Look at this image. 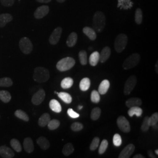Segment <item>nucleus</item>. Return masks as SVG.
<instances>
[{"label":"nucleus","mask_w":158,"mask_h":158,"mask_svg":"<svg viewBox=\"0 0 158 158\" xmlns=\"http://www.w3.org/2000/svg\"><path fill=\"white\" fill-rule=\"evenodd\" d=\"M113 143L116 147H120L122 144V138L118 134H115L113 136Z\"/></svg>","instance_id":"nucleus-42"},{"label":"nucleus","mask_w":158,"mask_h":158,"mask_svg":"<svg viewBox=\"0 0 158 158\" xmlns=\"http://www.w3.org/2000/svg\"><path fill=\"white\" fill-rule=\"evenodd\" d=\"M148 155H149V156L150 158H156V156L154 155V154H153V153L152 150H148Z\"/></svg>","instance_id":"nucleus-48"},{"label":"nucleus","mask_w":158,"mask_h":158,"mask_svg":"<svg viewBox=\"0 0 158 158\" xmlns=\"http://www.w3.org/2000/svg\"><path fill=\"white\" fill-rule=\"evenodd\" d=\"M99 61H100V53L97 51L93 52L89 57L90 64L92 66H96Z\"/></svg>","instance_id":"nucleus-25"},{"label":"nucleus","mask_w":158,"mask_h":158,"mask_svg":"<svg viewBox=\"0 0 158 158\" xmlns=\"http://www.w3.org/2000/svg\"><path fill=\"white\" fill-rule=\"evenodd\" d=\"M73 85V79L71 77H66L61 81L60 85L63 89H68L72 87Z\"/></svg>","instance_id":"nucleus-28"},{"label":"nucleus","mask_w":158,"mask_h":158,"mask_svg":"<svg viewBox=\"0 0 158 158\" xmlns=\"http://www.w3.org/2000/svg\"><path fill=\"white\" fill-rule=\"evenodd\" d=\"M45 91L44 89H40L32 97L31 102L32 104L36 106L40 105L42 102L44 101L45 98Z\"/></svg>","instance_id":"nucleus-9"},{"label":"nucleus","mask_w":158,"mask_h":158,"mask_svg":"<svg viewBox=\"0 0 158 158\" xmlns=\"http://www.w3.org/2000/svg\"><path fill=\"white\" fill-rule=\"evenodd\" d=\"M142 19H143V15H142V10L140 8H137L136 10L135 14V23L138 25H140L142 22Z\"/></svg>","instance_id":"nucleus-38"},{"label":"nucleus","mask_w":158,"mask_h":158,"mask_svg":"<svg viewBox=\"0 0 158 158\" xmlns=\"http://www.w3.org/2000/svg\"><path fill=\"white\" fill-rule=\"evenodd\" d=\"M82 108H83V106H79V107H78V109H79V110H81Z\"/></svg>","instance_id":"nucleus-54"},{"label":"nucleus","mask_w":158,"mask_h":158,"mask_svg":"<svg viewBox=\"0 0 158 158\" xmlns=\"http://www.w3.org/2000/svg\"><path fill=\"white\" fill-rule=\"evenodd\" d=\"M49 12V7L48 6H40L37 8L34 12V17L36 19H42L48 14Z\"/></svg>","instance_id":"nucleus-11"},{"label":"nucleus","mask_w":158,"mask_h":158,"mask_svg":"<svg viewBox=\"0 0 158 158\" xmlns=\"http://www.w3.org/2000/svg\"><path fill=\"white\" fill-rule=\"evenodd\" d=\"M74 148L73 145L71 143H68L63 148L62 153L64 156H69L73 152Z\"/></svg>","instance_id":"nucleus-30"},{"label":"nucleus","mask_w":158,"mask_h":158,"mask_svg":"<svg viewBox=\"0 0 158 158\" xmlns=\"http://www.w3.org/2000/svg\"><path fill=\"white\" fill-rule=\"evenodd\" d=\"M13 19V17L11 14L5 13L0 15V28L4 27L6 25Z\"/></svg>","instance_id":"nucleus-18"},{"label":"nucleus","mask_w":158,"mask_h":158,"mask_svg":"<svg viewBox=\"0 0 158 158\" xmlns=\"http://www.w3.org/2000/svg\"><path fill=\"white\" fill-rule=\"evenodd\" d=\"M58 2H60V3H62V2H64L66 0H56Z\"/></svg>","instance_id":"nucleus-53"},{"label":"nucleus","mask_w":158,"mask_h":158,"mask_svg":"<svg viewBox=\"0 0 158 158\" xmlns=\"http://www.w3.org/2000/svg\"><path fill=\"white\" fill-rule=\"evenodd\" d=\"M100 144V138L98 137H95L91 143L90 145V149L92 151H94L97 149Z\"/></svg>","instance_id":"nucleus-41"},{"label":"nucleus","mask_w":158,"mask_h":158,"mask_svg":"<svg viewBox=\"0 0 158 158\" xmlns=\"http://www.w3.org/2000/svg\"><path fill=\"white\" fill-rule=\"evenodd\" d=\"M91 81L89 78L85 77L82 79L79 84L80 89L83 91H87L90 87Z\"/></svg>","instance_id":"nucleus-24"},{"label":"nucleus","mask_w":158,"mask_h":158,"mask_svg":"<svg viewBox=\"0 0 158 158\" xmlns=\"http://www.w3.org/2000/svg\"><path fill=\"white\" fill-rule=\"evenodd\" d=\"M70 128H71V130L74 132H78L83 129V125L80 123L76 122L71 125Z\"/></svg>","instance_id":"nucleus-44"},{"label":"nucleus","mask_w":158,"mask_h":158,"mask_svg":"<svg viewBox=\"0 0 158 158\" xmlns=\"http://www.w3.org/2000/svg\"><path fill=\"white\" fill-rule=\"evenodd\" d=\"M52 0H36V1L40 2V3H48L51 2Z\"/></svg>","instance_id":"nucleus-49"},{"label":"nucleus","mask_w":158,"mask_h":158,"mask_svg":"<svg viewBox=\"0 0 158 158\" xmlns=\"http://www.w3.org/2000/svg\"><path fill=\"white\" fill-rule=\"evenodd\" d=\"M49 107L55 113H60L62 111V107L59 102L55 99L51 100L49 102Z\"/></svg>","instance_id":"nucleus-21"},{"label":"nucleus","mask_w":158,"mask_h":158,"mask_svg":"<svg viewBox=\"0 0 158 158\" xmlns=\"http://www.w3.org/2000/svg\"><path fill=\"white\" fill-rule=\"evenodd\" d=\"M155 153L158 155V149H156V150H155Z\"/></svg>","instance_id":"nucleus-55"},{"label":"nucleus","mask_w":158,"mask_h":158,"mask_svg":"<svg viewBox=\"0 0 158 158\" xmlns=\"http://www.w3.org/2000/svg\"><path fill=\"white\" fill-rule=\"evenodd\" d=\"M135 149V147L134 144L130 143L128 144L127 147H125L123 150L121 152L119 158H129L132 155Z\"/></svg>","instance_id":"nucleus-12"},{"label":"nucleus","mask_w":158,"mask_h":158,"mask_svg":"<svg viewBox=\"0 0 158 158\" xmlns=\"http://www.w3.org/2000/svg\"><path fill=\"white\" fill-rule=\"evenodd\" d=\"M158 63H156V65H155V69H156V73H158Z\"/></svg>","instance_id":"nucleus-52"},{"label":"nucleus","mask_w":158,"mask_h":158,"mask_svg":"<svg viewBox=\"0 0 158 158\" xmlns=\"http://www.w3.org/2000/svg\"><path fill=\"white\" fill-rule=\"evenodd\" d=\"M37 143L40 148L43 150H47L50 147V143L49 140L44 136H40L37 140Z\"/></svg>","instance_id":"nucleus-20"},{"label":"nucleus","mask_w":158,"mask_h":158,"mask_svg":"<svg viewBox=\"0 0 158 158\" xmlns=\"http://www.w3.org/2000/svg\"><path fill=\"white\" fill-rule=\"evenodd\" d=\"M19 47L22 52L25 55L30 54L33 50V45L28 38L23 37L19 40Z\"/></svg>","instance_id":"nucleus-6"},{"label":"nucleus","mask_w":158,"mask_h":158,"mask_svg":"<svg viewBox=\"0 0 158 158\" xmlns=\"http://www.w3.org/2000/svg\"><path fill=\"white\" fill-rule=\"evenodd\" d=\"M49 72L46 68L37 67L35 69L33 79L35 81L40 83H45L49 79Z\"/></svg>","instance_id":"nucleus-2"},{"label":"nucleus","mask_w":158,"mask_h":158,"mask_svg":"<svg viewBox=\"0 0 158 158\" xmlns=\"http://www.w3.org/2000/svg\"><path fill=\"white\" fill-rule=\"evenodd\" d=\"M75 60L71 57H64L57 63L56 68L60 72H66L75 65Z\"/></svg>","instance_id":"nucleus-3"},{"label":"nucleus","mask_w":158,"mask_h":158,"mask_svg":"<svg viewBox=\"0 0 158 158\" xmlns=\"http://www.w3.org/2000/svg\"><path fill=\"white\" fill-rule=\"evenodd\" d=\"M149 124L151 126L157 124L158 122V113H155L148 118Z\"/></svg>","instance_id":"nucleus-43"},{"label":"nucleus","mask_w":158,"mask_h":158,"mask_svg":"<svg viewBox=\"0 0 158 158\" xmlns=\"http://www.w3.org/2000/svg\"><path fill=\"white\" fill-rule=\"evenodd\" d=\"M108 146V142L107 139H104L102 142L100 147H99V149H98V153L99 154L102 155L105 152L107 149Z\"/></svg>","instance_id":"nucleus-40"},{"label":"nucleus","mask_w":158,"mask_h":158,"mask_svg":"<svg viewBox=\"0 0 158 158\" xmlns=\"http://www.w3.org/2000/svg\"><path fill=\"white\" fill-rule=\"evenodd\" d=\"M137 83V78L135 75L130 76L126 81L124 88V93L125 96L129 95L134 90Z\"/></svg>","instance_id":"nucleus-7"},{"label":"nucleus","mask_w":158,"mask_h":158,"mask_svg":"<svg viewBox=\"0 0 158 158\" xmlns=\"http://www.w3.org/2000/svg\"><path fill=\"white\" fill-rule=\"evenodd\" d=\"M51 120V116L48 113L42 114L38 120V125L41 127H45Z\"/></svg>","instance_id":"nucleus-23"},{"label":"nucleus","mask_w":158,"mask_h":158,"mask_svg":"<svg viewBox=\"0 0 158 158\" xmlns=\"http://www.w3.org/2000/svg\"><path fill=\"white\" fill-rule=\"evenodd\" d=\"M77 41V35L76 32H72L68 36L66 40V44L68 47L72 48L76 45Z\"/></svg>","instance_id":"nucleus-26"},{"label":"nucleus","mask_w":158,"mask_h":158,"mask_svg":"<svg viewBox=\"0 0 158 158\" xmlns=\"http://www.w3.org/2000/svg\"><path fill=\"white\" fill-rule=\"evenodd\" d=\"M62 33V28L61 27H57L54 29V31L51 34L49 39V43L51 45H55L59 42V40L60 39Z\"/></svg>","instance_id":"nucleus-10"},{"label":"nucleus","mask_w":158,"mask_h":158,"mask_svg":"<svg viewBox=\"0 0 158 158\" xmlns=\"http://www.w3.org/2000/svg\"><path fill=\"white\" fill-rule=\"evenodd\" d=\"M15 0H1V4L4 6L10 7L13 6L14 4Z\"/></svg>","instance_id":"nucleus-47"},{"label":"nucleus","mask_w":158,"mask_h":158,"mask_svg":"<svg viewBox=\"0 0 158 158\" xmlns=\"http://www.w3.org/2000/svg\"><path fill=\"white\" fill-rule=\"evenodd\" d=\"M60 125V122L57 119H52L50 120L49 123L48 124V127L50 130H55L57 129Z\"/></svg>","instance_id":"nucleus-36"},{"label":"nucleus","mask_w":158,"mask_h":158,"mask_svg":"<svg viewBox=\"0 0 158 158\" xmlns=\"http://www.w3.org/2000/svg\"><path fill=\"white\" fill-rule=\"evenodd\" d=\"M101 109L100 108L96 107L93 108L91 112L90 118L93 121H96L100 118L101 115Z\"/></svg>","instance_id":"nucleus-33"},{"label":"nucleus","mask_w":158,"mask_h":158,"mask_svg":"<svg viewBox=\"0 0 158 158\" xmlns=\"http://www.w3.org/2000/svg\"><path fill=\"white\" fill-rule=\"evenodd\" d=\"M117 126L119 129L125 133H128L131 131L130 123L124 116H119L117 120Z\"/></svg>","instance_id":"nucleus-8"},{"label":"nucleus","mask_w":158,"mask_h":158,"mask_svg":"<svg viewBox=\"0 0 158 158\" xmlns=\"http://www.w3.org/2000/svg\"><path fill=\"white\" fill-rule=\"evenodd\" d=\"M111 55V49L108 46L104 47L100 54V61L101 63L106 62Z\"/></svg>","instance_id":"nucleus-15"},{"label":"nucleus","mask_w":158,"mask_h":158,"mask_svg":"<svg viewBox=\"0 0 158 158\" xmlns=\"http://www.w3.org/2000/svg\"><path fill=\"white\" fill-rule=\"evenodd\" d=\"M128 44V37L124 34H119L114 42V48L117 52L121 53L124 50Z\"/></svg>","instance_id":"nucleus-4"},{"label":"nucleus","mask_w":158,"mask_h":158,"mask_svg":"<svg viewBox=\"0 0 158 158\" xmlns=\"http://www.w3.org/2000/svg\"><path fill=\"white\" fill-rule=\"evenodd\" d=\"M0 155L2 158H12L15 156L11 149L5 145L0 147Z\"/></svg>","instance_id":"nucleus-13"},{"label":"nucleus","mask_w":158,"mask_h":158,"mask_svg":"<svg viewBox=\"0 0 158 158\" xmlns=\"http://www.w3.org/2000/svg\"><path fill=\"white\" fill-rule=\"evenodd\" d=\"M110 86V83L108 80H104L102 81V83L99 85L98 91L100 94L104 95L107 93L109 88Z\"/></svg>","instance_id":"nucleus-19"},{"label":"nucleus","mask_w":158,"mask_h":158,"mask_svg":"<svg viewBox=\"0 0 158 158\" xmlns=\"http://www.w3.org/2000/svg\"><path fill=\"white\" fill-rule=\"evenodd\" d=\"M130 108V110L128 111V114L131 117H132L134 115L138 117L141 116L143 110L140 107H132Z\"/></svg>","instance_id":"nucleus-27"},{"label":"nucleus","mask_w":158,"mask_h":158,"mask_svg":"<svg viewBox=\"0 0 158 158\" xmlns=\"http://www.w3.org/2000/svg\"><path fill=\"white\" fill-rule=\"evenodd\" d=\"M58 97L66 104H70L72 102V97L68 93L60 92L57 93Z\"/></svg>","instance_id":"nucleus-29"},{"label":"nucleus","mask_w":158,"mask_h":158,"mask_svg":"<svg viewBox=\"0 0 158 158\" xmlns=\"http://www.w3.org/2000/svg\"><path fill=\"white\" fill-rule=\"evenodd\" d=\"M134 158H145V156L141 154H137L134 156Z\"/></svg>","instance_id":"nucleus-50"},{"label":"nucleus","mask_w":158,"mask_h":158,"mask_svg":"<svg viewBox=\"0 0 158 158\" xmlns=\"http://www.w3.org/2000/svg\"><path fill=\"white\" fill-rule=\"evenodd\" d=\"M142 104L141 99L138 97H132L128 99L125 102V105L128 108L140 107Z\"/></svg>","instance_id":"nucleus-14"},{"label":"nucleus","mask_w":158,"mask_h":158,"mask_svg":"<svg viewBox=\"0 0 158 158\" xmlns=\"http://www.w3.org/2000/svg\"><path fill=\"white\" fill-rule=\"evenodd\" d=\"M68 115L72 118H77L80 117V114L75 112L72 108H69L68 110Z\"/></svg>","instance_id":"nucleus-46"},{"label":"nucleus","mask_w":158,"mask_h":158,"mask_svg":"<svg viewBox=\"0 0 158 158\" xmlns=\"http://www.w3.org/2000/svg\"><path fill=\"white\" fill-rule=\"evenodd\" d=\"M148 118H149V117L147 116L144 119H143V123L141 125V129L143 132H147L149 129V127H150V125L149 124V122H148Z\"/></svg>","instance_id":"nucleus-45"},{"label":"nucleus","mask_w":158,"mask_h":158,"mask_svg":"<svg viewBox=\"0 0 158 158\" xmlns=\"http://www.w3.org/2000/svg\"><path fill=\"white\" fill-rule=\"evenodd\" d=\"M158 123L157 124H156L153 125H152V127L153 128V130H158Z\"/></svg>","instance_id":"nucleus-51"},{"label":"nucleus","mask_w":158,"mask_h":158,"mask_svg":"<svg viewBox=\"0 0 158 158\" xmlns=\"http://www.w3.org/2000/svg\"><path fill=\"white\" fill-rule=\"evenodd\" d=\"M11 94L6 90L0 91V100L5 103H7L11 101Z\"/></svg>","instance_id":"nucleus-31"},{"label":"nucleus","mask_w":158,"mask_h":158,"mask_svg":"<svg viewBox=\"0 0 158 158\" xmlns=\"http://www.w3.org/2000/svg\"><path fill=\"white\" fill-rule=\"evenodd\" d=\"M23 148L27 152L32 153L34 151V142L31 138L27 137L25 138L23 141Z\"/></svg>","instance_id":"nucleus-17"},{"label":"nucleus","mask_w":158,"mask_h":158,"mask_svg":"<svg viewBox=\"0 0 158 158\" xmlns=\"http://www.w3.org/2000/svg\"><path fill=\"white\" fill-rule=\"evenodd\" d=\"M15 115L17 117V118L21 119L24 121L28 122L29 121V118L28 115L25 113L24 111H23L21 110H18L15 113H14Z\"/></svg>","instance_id":"nucleus-32"},{"label":"nucleus","mask_w":158,"mask_h":158,"mask_svg":"<svg viewBox=\"0 0 158 158\" xmlns=\"http://www.w3.org/2000/svg\"><path fill=\"white\" fill-rule=\"evenodd\" d=\"M83 33L91 40H94L97 38L96 31L93 28L89 27H85L83 29Z\"/></svg>","instance_id":"nucleus-22"},{"label":"nucleus","mask_w":158,"mask_h":158,"mask_svg":"<svg viewBox=\"0 0 158 158\" xmlns=\"http://www.w3.org/2000/svg\"><path fill=\"white\" fill-rule=\"evenodd\" d=\"M13 85L11 79L9 77H3L0 79V87H11Z\"/></svg>","instance_id":"nucleus-37"},{"label":"nucleus","mask_w":158,"mask_h":158,"mask_svg":"<svg viewBox=\"0 0 158 158\" xmlns=\"http://www.w3.org/2000/svg\"><path fill=\"white\" fill-rule=\"evenodd\" d=\"M79 61L82 65H86L87 63V54L84 50L80 51L79 53Z\"/></svg>","instance_id":"nucleus-35"},{"label":"nucleus","mask_w":158,"mask_h":158,"mask_svg":"<svg viewBox=\"0 0 158 158\" xmlns=\"http://www.w3.org/2000/svg\"><path fill=\"white\" fill-rule=\"evenodd\" d=\"M141 56L138 53H133L131 56L125 59L123 64V67L125 70H129L132 68H135L138 64L140 61Z\"/></svg>","instance_id":"nucleus-5"},{"label":"nucleus","mask_w":158,"mask_h":158,"mask_svg":"<svg viewBox=\"0 0 158 158\" xmlns=\"http://www.w3.org/2000/svg\"><path fill=\"white\" fill-rule=\"evenodd\" d=\"M133 2L131 0H118L117 7L121 10H129L133 6Z\"/></svg>","instance_id":"nucleus-16"},{"label":"nucleus","mask_w":158,"mask_h":158,"mask_svg":"<svg viewBox=\"0 0 158 158\" xmlns=\"http://www.w3.org/2000/svg\"><path fill=\"white\" fill-rule=\"evenodd\" d=\"M12 148L17 152L22 151V147L19 141L17 139H12L10 142Z\"/></svg>","instance_id":"nucleus-34"},{"label":"nucleus","mask_w":158,"mask_h":158,"mask_svg":"<svg viewBox=\"0 0 158 158\" xmlns=\"http://www.w3.org/2000/svg\"><path fill=\"white\" fill-rule=\"evenodd\" d=\"M91 101L94 103H98L100 102V96L98 91H92L91 93Z\"/></svg>","instance_id":"nucleus-39"},{"label":"nucleus","mask_w":158,"mask_h":158,"mask_svg":"<svg viewBox=\"0 0 158 158\" xmlns=\"http://www.w3.org/2000/svg\"><path fill=\"white\" fill-rule=\"evenodd\" d=\"M106 21V16L103 12H96L93 18V29L97 32H101L105 27Z\"/></svg>","instance_id":"nucleus-1"}]
</instances>
